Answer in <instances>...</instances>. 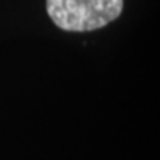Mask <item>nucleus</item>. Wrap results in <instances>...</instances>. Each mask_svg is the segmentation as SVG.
<instances>
[{
  "instance_id": "1",
  "label": "nucleus",
  "mask_w": 160,
  "mask_h": 160,
  "mask_svg": "<svg viewBox=\"0 0 160 160\" xmlns=\"http://www.w3.org/2000/svg\"><path fill=\"white\" fill-rule=\"evenodd\" d=\"M46 11L64 31H92L120 17L123 0H46Z\"/></svg>"
}]
</instances>
